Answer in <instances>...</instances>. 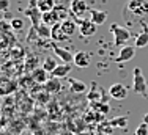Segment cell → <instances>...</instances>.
Wrapping results in <instances>:
<instances>
[{"instance_id": "obj_1", "label": "cell", "mask_w": 148, "mask_h": 135, "mask_svg": "<svg viewBox=\"0 0 148 135\" xmlns=\"http://www.w3.org/2000/svg\"><path fill=\"white\" fill-rule=\"evenodd\" d=\"M126 10L136 17L148 16V0H129Z\"/></svg>"}, {"instance_id": "obj_2", "label": "cell", "mask_w": 148, "mask_h": 135, "mask_svg": "<svg viewBox=\"0 0 148 135\" xmlns=\"http://www.w3.org/2000/svg\"><path fill=\"white\" fill-rule=\"evenodd\" d=\"M110 31L114 33V38H115V44L117 46H126L128 41L131 40V31L125 27H120L117 24H112L110 25Z\"/></svg>"}, {"instance_id": "obj_3", "label": "cell", "mask_w": 148, "mask_h": 135, "mask_svg": "<svg viewBox=\"0 0 148 135\" xmlns=\"http://www.w3.org/2000/svg\"><path fill=\"white\" fill-rule=\"evenodd\" d=\"M132 90L137 94H147V80L142 74L140 68L134 69V83H132Z\"/></svg>"}, {"instance_id": "obj_4", "label": "cell", "mask_w": 148, "mask_h": 135, "mask_svg": "<svg viewBox=\"0 0 148 135\" xmlns=\"http://www.w3.org/2000/svg\"><path fill=\"white\" fill-rule=\"evenodd\" d=\"M87 11H90V8L85 3V0H71V3H69V13H71L74 17L82 19V16Z\"/></svg>"}, {"instance_id": "obj_5", "label": "cell", "mask_w": 148, "mask_h": 135, "mask_svg": "<svg viewBox=\"0 0 148 135\" xmlns=\"http://www.w3.org/2000/svg\"><path fill=\"white\" fill-rule=\"evenodd\" d=\"M134 55H136V47L134 46H123L121 49H120L117 58H115V61L117 63H125V61H129V60L134 58Z\"/></svg>"}, {"instance_id": "obj_6", "label": "cell", "mask_w": 148, "mask_h": 135, "mask_svg": "<svg viewBox=\"0 0 148 135\" xmlns=\"http://www.w3.org/2000/svg\"><path fill=\"white\" fill-rule=\"evenodd\" d=\"M109 96L117 99V101H123V99H126V96H128V88L123 83H114L109 88Z\"/></svg>"}, {"instance_id": "obj_7", "label": "cell", "mask_w": 148, "mask_h": 135, "mask_svg": "<svg viewBox=\"0 0 148 135\" xmlns=\"http://www.w3.org/2000/svg\"><path fill=\"white\" fill-rule=\"evenodd\" d=\"M96 24L93 20H88V19H82V22L79 24V30L84 36H93L96 33Z\"/></svg>"}, {"instance_id": "obj_8", "label": "cell", "mask_w": 148, "mask_h": 135, "mask_svg": "<svg viewBox=\"0 0 148 135\" xmlns=\"http://www.w3.org/2000/svg\"><path fill=\"white\" fill-rule=\"evenodd\" d=\"M52 49H54V54L57 55L58 58L63 60V63H69V65H71V63L74 61V55L71 54V52H68L66 49L60 47V46H57L55 42L52 44Z\"/></svg>"}, {"instance_id": "obj_9", "label": "cell", "mask_w": 148, "mask_h": 135, "mask_svg": "<svg viewBox=\"0 0 148 135\" xmlns=\"http://www.w3.org/2000/svg\"><path fill=\"white\" fill-rule=\"evenodd\" d=\"M47 71L44 69V68H36V69L33 71V72H30V77H32V80L35 82V83H40V85H44L46 82L49 80V77H47Z\"/></svg>"}, {"instance_id": "obj_10", "label": "cell", "mask_w": 148, "mask_h": 135, "mask_svg": "<svg viewBox=\"0 0 148 135\" xmlns=\"http://www.w3.org/2000/svg\"><path fill=\"white\" fill-rule=\"evenodd\" d=\"M101 96H103V88L99 87V85L96 83V82H93L90 87V91H88V101H91V104H96V102H101Z\"/></svg>"}, {"instance_id": "obj_11", "label": "cell", "mask_w": 148, "mask_h": 135, "mask_svg": "<svg viewBox=\"0 0 148 135\" xmlns=\"http://www.w3.org/2000/svg\"><path fill=\"white\" fill-rule=\"evenodd\" d=\"M90 20H93L96 25H103V24L107 20V13L106 11H101V10H95V8H90Z\"/></svg>"}, {"instance_id": "obj_12", "label": "cell", "mask_w": 148, "mask_h": 135, "mask_svg": "<svg viewBox=\"0 0 148 135\" xmlns=\"http://www.w3.org/2000/svg\"><path fill=\"white\" fill-rule=\"evenodd\" d=\"M43 87H44V90L47 91L49 94H57L58 91L62 90V83H60V80L57 79V77H51Z\"/></svg>"}, {"instance_id": "obj_13", "label": "cell", "mask_w": 148, "mask_h": 135, "mask_svg": "<svg viewBox=\"0 0 148 135\" xmlns=\"http://www.w3.org/2000/svg\"><path fill=\"white\" fill-rule=\"evenodd\" d=\"M74 65L77 68H87L90 65V55L87 54V52L80 50V52H76V55H74Z\"/></svg>"}, {"instance_id": "obj_14", "label": "cell", "mask_w": 148, "mask_h": 135, "mask_svg": "<svg viewBox=\"0 0 148 135\" xmlns=\"http://www.w3.org/2000/svg\"><path fill=\"white\" fill-rule=\"evenodd\" d=\"M51 38L54 40L55 42H60V41H65V40H68V35L63 31V28H62V24H55V25H52V35H51Z\"/></svg>"}, {"instance_id": "obj_15", "label": "cell", "mask_w": 148, "mask_h": 135, "mask_svg": "<svg viewBox=\"0 0 148 135\" xmlns=\"http://www.w3.org/2000/svg\"><path fill=\"white\" fill-rule=\"evenodd\" d=\"M69 71H71V65H69V63H62V65H58L55 68V71L52 72V77L63 79V77H66L69 74Z\"/></svg>"}, {"instance_id": "obj_16", "label": "cell", "mask_w": 148, "mask_h": 135, "mask_svg": "<svg viewBox=\"0 0 148 135\" xmlns=\"http://www.w3.org/2000/svg\"><path fill=\"white\" fill-rule=\"evenodd\" d=\"M143 30L140 35H137L136 38V47H147L148 46V27L145 25V24H142Z\"/></svg>"}, {"instance_id": "obj_17", "label": "cell", "mask_w": 148, "mask_h": 135, "mask_svg": "<svg viewBox=\"0 0 148 135\" xmlns=\"http://www.w3.org/2000/svg\"><path fill=\"white\" fill-rule=\"evenodd\" d=\"M36 6L41 13L52 11L55 8V0H36Z\"/></svg>"}, {"instance_id": "obj_18", "label": "cell", "mask_w": 148, "mask_h": 135, "mask_svg": "<svg viewBox=\"0 0 148 135\" xmlns=\"http://www.w3.org/2000/svg\"><path fill=\"white\" fill-rule=\"evenodd\" d=\"M3 88H2V94L3 96H8V94H11L13 91H16L17 90V83L14 80H8V79H3Z\"/></svg>"}, {"instance_id": "obj_19", "label": "cell", "mask_w": 148, "mask_h": 135, "mask_svg": "<svg viewBox=\"0 0 148 135\" xmlns=\"http://www.w3.org/2000/svg\"><path fill=\"white\" fill-rule=\"evenodd\" d=\"M69 90L73 93H84L87 90V85L84 83L82 80H76V79H71L69 80Z\"/></svg>"}, {"instance_id": "obj_20", "label": "cell", "mask_w": 148, "mask_h": 135, "mask_svg": "<svg viewBox=\"0 0 148 135\" xmlns=\"http://www.w3.org/2000/svg\"><path fill=\"white\" fill-rule=\"evenodd\" d=\"M43 22L46 24V25H55V24H58V17L57 14H55V11L52 10V11H47V13H43Z\"/></svg>"}, {"instance_id": "obj_21", "label": "cell", "mask_w": 148, "mask_h": 135, "mask_svg": "<svg viewBox=\"0 0 148 135\" xmlns=\"http://www.w3.org/2000/svg\"><path fill=\"white\" fill-rule=\"evenodd\" d=\"M60 24H62L63 31H65V33L68 35V36H73V35L76 33V24H77V22L66 19V20H63V22H60Z\"/></svg>"}, {"instance_id": "obj_22", "label": "cell", "mask_w": 148, "mask_h": 135, "mask_svg": "<svg viewBox=\"0 0 148 135\" xmlns=\"http://www.w3.org/2000/svg\"><path fill=\"white\" fill-rule=\"evenodd\" d=\"M36 33H38V38H51V35H52V27L46 25V24L43 22L40 27L36 28Z\"/></svg>"}, {"instance_id": "obj_23", "label": "cell", "mask_w": 148, "mask_h": 135, "mask_svg": "<svg viewBox=\"0 0 148 135\" xmlns=\"http://www.w3.org/2000/svg\"><path fill=\"white\" fill-rule=\"evenodd\" d=\"M58 65H57V61H55V58L54 57H47V58H44V61H43V68L47 72H54L55 71V68H57Z\"/></svg>"}, {"instance_id": "obj_24", "label": "cell", "mask_w": 148, "mask_h": 135, "mask_svg": "<svg viewBox=\"0 0 148 135\" xmlns=\"http://www.w3.org/2000/svg\"><path fill=\"white\" fill-rule=\"evenodd\" d=\"M54 11H55V14H57V17H58L60 22H63V20L68 19V10H66L63 5H55Z\"/></svg>"}, {"instance_id": "obj_25", "label": "cell", "mask_w": 148, "mask_h": 135, "mask_svg": "<svg viewBox=\"0 0 148 135\" xmlns=\"http://www.w3.org/2000/svg\"><path fill=\"white\" fill-rule=\"evenodd\" d=\"M11 57L16 60L19 58H25V52H24V49L21 47V46H13L11 47Z\"/></svg>"}, {"instance_id": "obj_26", "label": "cell", "mask_w": 148, "mask_h": 135, "mask_svg": "<svg viewBox=\"0 0 148 135\" xmlns=\"http://www.w3.org/2000/svg\"><path fill=\"white\" fill-rule=\"evenodd\" d=\"M10 27H11L13 30H22L24 28V20L21 19V17H13V19L10 20Z\"/></svg>"}, {"instance_id": "obj_27", "label": "cell", "mask_w": 148, "mask_h": 135, "mask_svg": "<svg viewBox=\"0 0 148 135\" xmlns=\"http://www.w3.org/2000/svg\"><path fill=\"white\" fill-rule=\"evenodd\" d=\"M126 123H128V118H125V116H120V118H115L110 121V126L112 127H126Z\"/></svg>"}, {"instance_id": "obj_28", "label": "cell", "mask_w": 148, "mask_h": 135, "mask_svg": "<svg viewBox=\"0 0 148 135\" xmlns=\"http://www.w3.org/2000/svg\"><path fill=\"white\" fill-rule=\"evenodd\" d=\"M134 135H148V124L147 123L139 124V127L136 129V134Z\"/></svg>"}, {"instance_id": "obj_29", "label": "cell", "mask_w": 148, "mask_h": 135, "mask_svg": "<svg viewBox=\"0 0 148 135\" xmlns=\"http://www.w3.org/2000/svg\"><path fill=\"white\" fill-rule=\"evenodd\" d=\"M93 107H98L96 110L101 112V113H107L109 112V105L106 104V102H103V104H101V102H96V104H93Z\"/></svg>"}, {"instance_id": "obj_30", "label": "cell", "mask_w": 148, "mask_h": 135, "mask_svg": "<svg viewBox=\"0 0 148 135\" xmlns=\"http://www.w3.org/2000/svg\"><path fill=\"white\" fill-rule=\"evenodd\" d=\"M8 5H10L8 0H0V10H2V11H6V10H8Z\"/></svg>"}, {"instance_id": "obj_31", "label": "cell", "mask_w": 148, "mask_h": 135, "mask_svg": "<svg viewBox=\"0 0 148 135\" xmlns=\"http://www.w3.org/2000/svg\"><path fill=\"white\" fill-rule=\"evenodd\" d=\"M143 123L148 124V113H145V115H143Z\"/></svg>"}]
</instances>
